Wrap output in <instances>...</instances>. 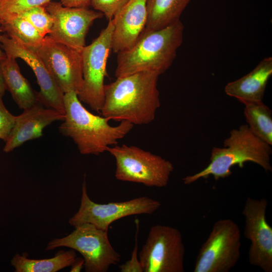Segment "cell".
<instances>
[{
	"mask_svg": "<svg viewBox=\"0 0 272 272\" xmlns=\"http://www.w3.org/2000/svg\"><path fill=\"white\" fill-rule=\"evenodd\" d=\"M7 90L20 109L24 110L38 102L37 92L21 74L16 59L7 56L0 61Z\"/></svg>",
	"mask_w": 272,
	"mask_h": 272,
	"instance_id": "ac0fdd59",
	"label": "cell"
},
{
	"mask_svg": "<svg viewBox=\"0 0 272 272\" xmlns=\"http://www.w3.org/2000/svg\"><path fill=\"white\" fill-rule=\"evenodd\" d=\"M52 0H1L0 18L9 14H18L37 7H45Z\"/></svg>",
	"mask_w": 272,
	"mask_h": 272,
	"instance_id": "cb8c5ba5",
	"label": "cell"
},
{
	"mask_svg": "<svg viewBox=\"0 0 272 272\" xmlns=\"http://www.w3.org/2000/svg\"><path fill=\"white\" fill-rule=\"evenodd\" d=\"M0 1H1V0H0Z\"/></svg>",
	"mask_w": 272,
	"mask_h": 272,
	"instance_id": "1f68e13d",
	"label": "cell"
},
{
	"mask_svg": "<svg viewBox=\"0 0 272 272\" xmlns=\"http://www.w3.org/2000/svg\"><path fill=\"white\" fill-rule=\"evenodd\" d=\"M114 23L111 50L131 48L144 32L147 20L146 0H129L112 19Z\"/></svg>",
	"mask_w": 272,
	"mask_h": 272,
	"instance_id": "2e32d148",
	"label": "cell"
},
{
	"mask_svg": "<svg viewBox=\"0 0 272 272\" xmlns=\"http://www.w3.org/2000/svg\"><path fill=\"white\" fill-rule=\"evenodd\" d=\"M7 90L3 74L0 66V96H4Z\"/></svg>",
	"mask_w": 272,
	"mask_h": 272,
	"instance_id": "f546056e",
	"label": "cell"
},
{
	"mask_svg": "<svg viewBox=\"0 0 272 272\" xmlns=\"http://www.w3.org/2000/svg\"><path fill=\"white\" fill-rule=\"evenodd\" d=\"M244 115L250 130L272 145V111L261 101H244Z\"/></svg>",
	"mask_w": 272,
	"mask_h": 272,
	"instance_id": "7402d4cb",
	"label": "cell"
},
{
	"mask_svg": "<svg viewBox=\"0 0 272 272\" xmlns=\"http://www.w3.org/2000/svg\"><path fill=\"white\" fill-rule=\"evenodd\" d=\"M0 28L11 39L35 50L40 47L44 38L28 21L18 14L1 17Z\"/></svg>",
	"mask_w": 272,
	"mask_h": 272,
	"instance_id": "44dd1931",
	"label": "cell"
},
{
	"mask_svg": "<svg viewBox=\"0 0 272 272\" xmlns=\"http://www.w3.org/2000/svg\"><path fill=\"white\" fill-rule=\"evenodd\" d=\"M36 51L61 91L78 94L83 84L81 52L49 35Z\"/></svg>",
	"mask_w": 272,
	"mask_h": 272,
	"instance_id": "8fae6325",
	"label": "cell"
},
{
	"mask_svg": "<svg viewBox=\"0 0 272 272\" xmlns=\"http://www.w3.org/2000/svg\"><path fill=\"white\" fill-rule=\"evenodd\" d=\"M64 104L65 117L59 131L71 138L83 155H98L107 151L112 145H116L134 125L126 120L116 126L110 125L109 118L87 110L74 92L64 93Z\"/></svg>",
	"mask_w": 272,
	"mask_h": 272,
	"instance_id": "7a4b0ae2",
	"label": "cell"
},
{
	"mask_svg": "<svg viewBox=\"0 0 272 272\" xmlns=\"http://www.w3.org/2000/svg\"><path fill=\"white\" fill-rule=\"evenodd\" d=\"M0 96V139L5 142L8 139L14 125L16 116L10 113Z\"/></svg>",
	"mask_w": 272,
	"mask_h": 272,
	"instance_id": "484cf974",
	"label": "cell"
},
{
	"mask_svg": "<svg viewBox=\"0 0 272 272\" xmlns=\"http://www.w3.org/2000/svg\"><path fill=\"white\" fill-rule=\"evenodd\" d=\"M137 225V232L135 234V245L129 260L125 263L120 265L119 267L121 272H144L143 268L138 258V235L139 229V221L138 219L135 220Z\"/></svg>",
	"mask_w": 272,
	"mask_h": 272,
	"instance_id": "4316f807",
	"label": "cell"
},
{
	"mask_svg": "<svg viewBox=\"0 0 272 272\" xmlns=\"http://www.w3.org/2000/svg\"><path fill=\"white\" fill-rule=\"evenodd\" d=\"M161 207L158 200L142 196L120 202L97 203L89 197L85 180L82 188V196L78 212L69 220L71 226L77 227L89 223L97 228L108 231L110 224L127 216L153 214Z\"/></svg>",
	"mask_w": 272,
	"mask_h": 272,
	"instance_id": "30bf717a",
	"label": "cell"
},
{
	"mask_svg": "<svg viewBox=\"0 0 272 272\" xmlns=\"http://www.w3.org/2000/svg\"><path fill=\"white\" fill-rule=\"evenodd\" d=\"M114 27L113 20L108 21L99 35L81 52L83 84L78 97L98 113H101L104 101V80Z\"/></svg>",
	"mask_w": 272,
	"mask_h": 272,
	"instance_id": "ba28073f",
	"label": "cell"
},
{
	"mask_svg": "<svg viewBox=\"0 0 272 272\" xmlns=\"http://www.w3.org/2000/svg\"><path fill=\"white\" fill-rule=\"evenodd\" d=\"M159 76L153 72H139L105 85L102 115L133 125L151 123L161 105L157 87Z\"/></svg>",
	"mask_w": 272,
	"mask_h": 272,
	"instance_id": "6da1fadb",
	"label": "cell"
},
{
	"mask_svg": "<svg viewBox=\"0 0 272 272\" xmlns=\"http://www.w3.org/2000/svg\"><path fill=\"white\" fill-rule=\"evenodd\" d=\"M267 201L247 197L242 214L244 217V235L250 242L249 263L265 272L272 271V227L266 219Z\"/></svg>",
	"mask_w": 272,
	"mask_h": 272,
	"instance_id": "7c38bea8",
	"label": "cell"
},
{
	"mask_svg": "<svg viewBox=\"0 0 272 272\" xmlns=\"http://www.w3.org/2000/svg\"><path fill=\"white\" fill-rule=\"evenodd\" d=\"M272 75V57L263 58L248 74L225 87L226 94L240 102L261 101L268 80Z\"/></svg>",
	"mask_w": 272,
	"mask_h": 272,
	"instance_id": "e0dca14e",
	"label": "cell"
},
{
	"mask_svg": "<svg viewBox=\"0 0 272 272\" xmlns=\"http://www.w3.org/2000/svg\"><path fill=\"white\" fill-rule=\"evenodd\" d=\"M191 0H146L147 20L143 33L159 30L180 20Z\"/></svg>",
	"mask_w": 272,
	"mask_h": 272,
	"instance_id": "d6986e66",
	"label": "cell"
},
{
	"mask_svg": "<svg viewBox=\"0 0 272 272\" xmlns=\"http://www.w3.org/2000/svg\"><path fill=\"white\" fill-rule=\"evenodd\" d=\"M60 247H66L81 253L86 272H106L121 258L110 242L108 231L99 229L89 223L75 227V230L66 236L53 239L47 244L45 250Z\"/></svg>",
	"mask_w": 272,
	"mask_h": 272,
	"instance_id": "8992f818",
	"label": "cell"
},
{
	"mask_svg": "<svg viewBox=\"0 0 272 272\" xmlns=\"http://www.w3.org/2000/svg\"><path fill=\"white\" fill-rule=\"evenodd\" d=\"M241 233L233 220L216 221L197 255L194 272H228L240 257Z\"/></svg>",
	"mask_w": 272,
	"mask_h": 272,
	"instance_id": "52a82bcc",
	"label": "cell"
},
{
	"mask_svg": "<svg viewBox=\"0 0 272 272\" xmlns=\"http://www.w3.org/2000/svg\"><path fill=\"white\" fill-rule=\"evenodd\" d=\"M270 145L254 135L247 124L232 129L224 140V147H214L208 166L194 174L182 179L185 184H191L200 179L212 176L216 180L230 176L233 166L240 168L247 162L260 166L265 172H272Z\"/></svg>",
	"mask_w": 272,
	"mask_h": 272,
	"instance_id": "277c9868",
	"label": "cell"
},
{
	"mask_svg": "<svg viewBox=\"0 0 272 272\" xmlns=\"http://www.w3.org/2000/svg\"><path fill=\"white\" fill-rule=\"evenodd\" d=\"M129 0H91L90 5L109 21L122 9Z\"/></svg>",
	"mask_w": 272,
	"mask_h": 272,
	"instance_id": "d4e9b609",
	"label": "cell"
},
{
	"mask_svg": "<svg viewBox=\"0 0 272 272\" xmlns=\"http://www.w3.org/2000/svg\"><path fill=\"white\" fill-rule=\"evenodd\" d=\"M18 15L28 21L43 37L50 33L53 20L45 7L32 8Z\"/></svg>",
	"mask_w": 272,
	"mask_h": 272,
	"instance_id": "603a6c76",
	"label": "cell"
},
{
	"mask_svg": "<svg viewBox=\"0 0 272 272\" xmlns=\"http://www.w3.org/2000/svg\"><path fill=\"white\" fill-rule=\"evenodd\" d=\"M91 0H60V3L65 7L73 8H88Z\"/></svg>",
	"mask_w": 272,
	"mask_h": 272,
	"instance_id": "83f0119b",
	"label": "cell"
},
{
	"mask_svg": "<svg viewBox=\"0 0 272 272\" xmlns=\"http://www.w3.org/2000/svg\"><path fill=\"white\" fill-rule=\"evenodd\" d=\"M183 32V24L179 20L164 28L143 33L133 47L117 53L115 76L142 72L163 74L176 56Z\"/></svg>",
	"mask_w": 272,
	"mask_h": 272,
	"instance_id": "3957f363",
	"label": "cell"
},
{
	"mask_svg": "<svg viewBox=\"0 0 272 272\" xmlns=\"http://www.w3.org/2000/svg\"><path fill=\"white\" fill-rule=\"evenodd\" d=\"M77 257L75 250H60L53 257L28 258L26 254H16L11 261L16 272H56L71 266Z\"/></svg>",
	"mask_w": 272,
	"mask_h": 272,
	"instance_id": "ffe728a7",
	"label": "cell"
},
{
	"mask_svg": "<svg viewBox=\"0 0 272 272\" xmlns=\"http://www.w3.org/2000/svg\"><path fill=\"white\" fill-rule=\"evenodd\" d=\"M115 159V178L149 187L166 186L174 170L173 164L137 146L123 144L108 148Z\"/></svg>",
	"mask_w": 272,
	"mask_h": 272,
	"instance_id": "5b68a950",
	"label": "cell"
},
{
	"mask_svg": "<svg viewBox=\"0 0 272 272\" xmlns=\"http://www.w3.org/2000/svg\"><path fill=\"white\" fill-rule=\"evenodd\" d=\"M84 262L85 260L83 257H76L74 261L71 265V268L70 271H81L83 266H84Z\"/></svg>",
	"mask_w": 272,
	"mask_h": 272,
	"instance_id": "f1b7e54d",
	"label": "cell"
},
{
	"mask_svg": "<svg viewBox=\"0 0 272 272\" xmlns=\"http://www.w3.org/2000/svg\"><path fill=\"white\" fill-rule=\"evenodd\" d=\"M185 252L178 229L156 225L150 228L139 259L144 272H183Z\"/></svg>",
	"mask_w": 272,
	"mask_h": 272,
	"instance_id": "9c48e42d",
	"label": "cell"
},
{
	"mask_svg": "<svg viewBox=\"0 0 272 272\" xmlns=\"http://www.w3.org/2000/svg\"><path fill=\"white\" fill-rule=\"evenodd\" d=\"M1 32V28H0ZM1 34H0V38H1ZM1 42H0V61L5 59L7 57L6 53L3 50V49L1 48Z\"/></svg>",
	"mask_w": 272,
	"mask_h": 272,
	"instance_id": "4dcf8cb0",
	"label": "cell"
},
{
	"mask_svg": "<svg viewBox=\"0 0 272 272\" xmlns=\"http://www.w3.org/2000/svg\"><path fill=\"white\" fill-rule=\"evenodd\" d=\"M1 45L7 56L24 60L32 69L40 87L37 92L38 102L65 115L64 94L36 51L1 35Z\"/></svg>",
	"mask_w": 272,
	"mask_h": 272,
	"instance_id": "5bb4252c",
	"label": "cell"
},
{
	"mask_svg": "<svg viewBox=\"0 0 272 272\" xmlns=\"http://www.w3.org/2000/svg\"><path fill=\"white\" fill-rule=\"evenodd\" d=\"M46 11L53 20L49 36L55 41L82 52L89 28L94 21L103 17L100 12L88 8L63 6L60 2H50Z\"/></svg>",
	"mask_w": 272,
	"mask_h": 272,
	"instance_id": "4fadbf2b",
	"label": "cell"
},
{
	"mask_svg": "<svg viewBox=\"0 0 272 272\" xmlns=\"http://www.w3.org/2000/svg\"><path fill=\"white\" fill-rule=\"evenodd\" d=\"M65 115L56 110L45 107L39 102L23 110L16 116L14 125L3 151L6 153L13 151L24 143L40 138L47 126L58 120H63Z\"/></svg>",
	"mask_w": 272,
	"mask_h": 272,
	"instance_id": "9a60e30c",
	"label": "cell"
}]
</instances>
